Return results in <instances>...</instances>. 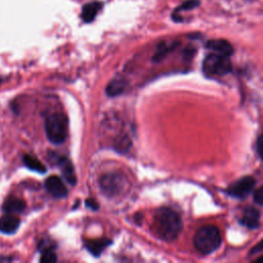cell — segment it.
<instances>
[{
	"mask_svg": "<svg viewBox=\"0 0 263 263\" xmlns=\"http://www.w3.org/2000/svg\"><path fill=\"white\" fill-rule=\"evenodd\" d=\"M193 242L199 253L208 255L219 249L222 242V237L216 226L206 225L197 230Z\"/></svg>",
	"mask_w": 263,
	"mask_h": 263,
	"instance_id": "obj_2",
	"label": "cell"
},
{
	"mask_svg": "<svg viewBox=\"0 0 263 263\" xmlns=\"http://www.w3.org/2000/svg\"><path fill=\"white\" fill-rule=\"evenodd\" d=\"M23 161L24 164L31 171L39 173V174H44L46 173V167L44 166V164L36 157H34L33 155L30 154H25L23 156Z\"/></svg>",
	"mask_w": 263,
	"mask_h": 263,
	"instance_id": "obj_14",
	"label": "cell"
},
{
	"mask_svg": "<svg viewBox=\"0 0 263 263\" xmlns=\"http://www.w3.org/2000/svg\"><path fill=\"white\" fill-rule=\"evenodd\" d=\"M41 262L45 263H51L57 261V256L53 252V249H46L41 251V257H40Z\"/></svg>",
	"mask_w": 263,
	"mask_h": 263,
	"instance_id": "obj_18",
	"label": "cell"
},
{
	"mask_svg": "<svg viewBox=\"0 0 263 263\" xmlns=\"http://www.w3.org/2000/svg\"><path fill=\"white\" fill-rule=\"evenodd\" d=\"M205 46L209 49L213 50L214 52L221 53V54L228 55V57H230V54L233 52V48H232L231 44L227 40H224V39L209 40Z\"/></svg>",
	"mask_w": 263,
	"mask_h": 263,
	"instance_id": "obj_12",
	"label": "cell"
},
{
	"mask_svg": "<svg viewBox=\"0 0 263 263\" xmlns=\"http://www.w3.org/2000/svg\"><path fill=\"white\" fill-rule=\"evenodd\" d=\"M257 152H258V155L260 156L261 155V137H259L257 140Z\"/></svg>",
	"mask_w": 263,
	"mask_h": 263,
	"instance_id": "obj_22",
	"label": "cell"
},
{
	"mask_svg": "<svg viewBox=\"0 0 263 263\" xmlns=\"http://www.w3.org/2000/svg\"><path fill=\"white\" fill-rule=\"evenodd\" d=\"M126 87V82L121 78L113 79L106 87V93L110 97H116L124 91Z\"/></svg>",
	"mask_w": 263,
	"mask_h": 263,
	"instance_id": "obj_16",
	"label": "cell"
},
{
	"mask_svg": "<svg viewBox=\"0 0 263 263\" xmlns=\"http://www.w3.org/2000/svg\"><path fill=\"white\" fill-rule=\"evenodd\" d=\"M231 71V62L228 55L213 52L205 55L202 62V72L206 76H222Z\"/></svg>",
	"mask_w": 263,
	"mask_h": 263,
	"instance_id": "obj_4",
	"label": "cell"
},
{
	"mask_svg": "<svg viewBox=\"0 0 263 263\" xmlns=\"http://www.w3.org/2000/svg\"><path fill=\"white\" fill-rule=\"evenodd\" d=\"M44 187L46 191L55 198H63L68 194V190L64 182L58 176L48 177L44 182Z\"/></svg>",
	"mask_w": 263,
	"mask_h": 263,
	"instance_id": "obj_7",
	"label": "cell"
},
{
	"mask_svg": "<svg viewBox=\"0 0 263 263\" xmlns=\"http://www.w3.org/2000/svg\"><path fill=\"white\" fill-rule=\"evenodd\" d=\"M45 133L50 143L60 145L65 142L68 134V120L63 113H51L45 119Z\"/></svg>",
	"mask_w": 263,
	"mask_h": 263,
	"instance_id": "obj_3",
	"label": "cell"
},
{
	"mask_svg": "<svg viewBox=\"0 0 263 263\" xmlns=\"http://www.w3.org/2000/svg\"><path fill=\"white\" fill-rule=\"evenodd\" d=\"M241 224L250 229H257L260 224V212L253 206H249L243 211Z\"/></svg>",
	"mask_w": 263,
	"mask_h": 263,
	"instance_id": "obj_10",
	"label": "cell"
},
{
	"mask_svg": "<svg viewBox=\"0 0 263 263\" xmlns=\"http://www.w3.org/2000/svg\"><path fill=\"white\" fill-rule=\"evenodd\" d=\"M21 225V220L14 214H6L0 217V232L4 234H13Z\"/></svg>",
	"mask_w": 263,
	"mask_h": 263,
	"instance_id": "obj_8",
	"label": "cell"
},
{
	"mask_svg": "<svg viewBox=\"0 0 263 263\" xmlns=\"http://www.w3.org/2000/svg\"><path fill=\"white\" fill-rule=\"evenodd\" d=\"M99 185L106 196L114 197L123 193L127 188V180L121 174H106L100 178Z\"/></svg>",
	"mask_w": 263,
	"mask_h": 263,
	"instance_id": "obj_5",
	"label": "cell"
},
{
	"mask_svg": "<svg viewBox=\"0 0 263 263\" xmlns=\"http://www.w3.org/2000/svg\"><path fill=\"white\" fill-rule=\"evenodd\" d=\"M198 5V0H187L185 2H183L177 9L175 12L178 11H182V10H189V9H193L194 7H196Z\"/></svg>",
	"mask_w": 263,
	"mask_h": 263,
	"instance_id": "obj_19",
	"label": "cell"
},
{
	"mask_svg": "<svg viewBox=\"0 0 263 263\" xmlns=\"http://www.w3.org/2000/svg\"><path fill=\"white\" fill-rule=\"evenodd\" d=\"M3 81V78L2 77H0V84H1V82Z\"/></svg>",
	"mask_w": 263,
	"mask_h": 263,
	"instance_id": "obj_24",
	"label": "cell"
},
{
	"mask_svg": "<svg viewBox=\"0 0 263 263\" xmlns=\"http://www.w3.org/2000/svg\"><path fill=\"white\" fill-rule=\"evenodd\" d=\"M256 184V180L251 176L242 177L235 182H233L227 189L226 192L228 195L242 199L249 195V193L252 191Z\"/></svg>",
	"mask_w": 263,
	"mask_h": 263,
	"instance_id": "obj_6",
	"label": "cell"
},
{
	"mask_svg": "<svg viewBox=\"0 0 263 263\" xmlns=\"http://www.w3.org/2000/svg\"><path fill=\"white\" fill-rule=\"evenodd\" d=\"M177 42H172V43H166V42H163L161 44L158 45L157 47V50H156V53L153 55V61H160L161 59L164 58V55H166L171 50H173L176 46H177Z\"/></svg>",
	"mask_w": 263,
	"mask_h": 263,
	"instance_id": "obj_17",
	"label": "cell"
},
{
	"mask_svg": "<svg viewBox=\"0 0 263 263\" xmlns=\"http://www.w3.org/2000/svg\"><path fill=\"white\" fill-rule=\"evenodd\" d=\"M111 243V240L108 239H93V240H87L85 241L86 249L95 256H100V254L105 250L106 247H108Z\"/></svg>",
	"mask_w": 263,
	"mask_h": 263,
	"instance_id": "obj_15",
	"label": "cell"
},
{
	"mask_svg": "<svg viewBox=\"0 0 263 263\" xmlns=\"http://www.w3.org/2000/svg\"><path fill=\"white\" fill-rule=\"evenodd\" d=\"M153 227L157 236L163 240L176 239L182 230V221L179 215L170 208H160L154 215Z\"/></svg>",
	"mask_w": 263,
	"mask_h": 263,
	"instance_id": "obj_1",
	"label": "cell"
},
{
	"mask_svg": "<svg viewBox=\"0 0 263 263\" xmlns=\"http://www.w3.org/2000/svg\"><path fill=\"white\" fill-rule=\"evenodd\" d=\"M85 204L87 208H90L91 210H97L99 208V204L97 203L96 200H93L92 198H88L85 200Z\"/></svg>",
	"mask_w": 263,
	"mask_h": 263,
	"instance_id": "obj_21",
	"label": "cell"
},
{
	"mask_svg": "<svg viewBox=\"0 0 263 263\" xmlns=\"http://www.w3.org/2000/svg\"><path fill=\"white\" fill-rule=\"evenodd\" d=\"M261 250H262V247H261V242H259L252 251H251V254L252 253H257V252H261Z\"/></svg>",
	"mask_w": 263,
	"mask_h": 263,
	"instance_id": "obj_23",
	"label": "cell"
},
{
	"mask_svg": "<svg viewBox=\"0 0 263 263\" xmlns=\"http://www.w3.org/2000/svg\"><path fill=\"white\" fill-rule=\"evenodd\" d=\"M25 208H26L25 201L15 196L7 197L2 203V211L5 214H14V215L21 214L22 212H24Z\"/></svg>",
	"mask_w": 263,
	"mask_h": 263,
	"instance_id": "obj_11",
	"label": "cell"
},
{
	"mask_svg": "<svg viewBox=\"0 0 263 263\" xmlns=\"http://www.w3.org/2000/svg\"><path fill=\"white\" fill-rule=\"evenodd\" d=\"M101 8H102L101 2H90L85 4L81 10V18L83 20L84 23L92 22Z\"/></svg>",
	"mask_w": 263,
	"mask_h": 263,
	"instance_id": "obj_13",
	"label": "cell"
},
{
	"mask_svg": "<svg viewBox=\"0 0 263 263\" xmlns=\"http://www.w3.org/2000/svg\"><path fill=\"white\" fill-rule=\"evenodd\" d=\"M254 201L258 204V205H262L263 204V188L259 187L255 193H254Z\"/></svg>",
	"mask_w": 263,
	"mask_h": 263,
	"instance_id": "obj_20",
	"label": "cell"
},
{
	"mask_svg": "<svg viewBox=\"0 0 263 263\" xmlns=\"http://www.w3.org/2000/svg\"><path fill=\"white\" fill-rule=\"evenodd\" d=\"M57 163L58 165L60 166L61 171H62V174L65 178V180L71 184V185H75L76 184V175H75V171H74V167L71 163V161L67 158V157H58L57 158Z\"/></svg>",
	"mask_w": 263,
	"mask_h": 263,
	"instance_id": "obj_9",
	"label": "cell"
}]
</instances>
